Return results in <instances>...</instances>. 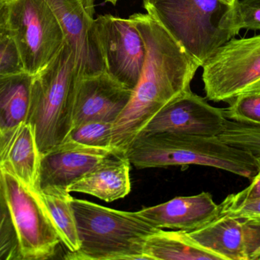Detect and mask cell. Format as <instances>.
Returning a JSON list of instances; mask_svg holds the SVG:
<instances>
[{"label": "cell", "mask_w": 260, "mask_h": 260, "mask_svg": "<svg viewBox=\"0 0 260 260\" xmlns=\"http://www.w3.org/2000/svg\"><path fill=\"white\" fill-rule=\"evenodd\" d=\"M129 18L143 38L146 57L131 99L113 127V148L125 153L165 105L191 90L200 67L149 15L136 13Z\"/></svg>", "instance_id": "obj_1"}, {"label": "cell", "mask_w": 260, "mask_h": 260, "mask_svg": "<svg viewBox=\"0 0 260 260\" xmlns=\"http://www.w3.org/2000/svg\"><path fill=\"white\" fill-rule=\"evenodd\" d=\"M137 169L198 165L252 180L259 172L253 153L229 145L216 137L174 133L139 135L126 151Z\"/></svg>", "instance_id": "obj_2"}, {"label": "cell", "mask_w": 260, "mask_h": 260, "mask_svg": "<svg viewBox=\"0 0 260 260\" xmlns=\"http://www.w3.org/2000/svg\"><path fill=\"white\" fill-rule=\"evenodd\" d=\"M80 247L68 251V260L147 259V238L160 228L137 212H123L72 198Z\"/></svg>", "instance_id": "obj_3"}, {"label": "cell", "mask_w": 260, "mask_h": 260, "mask_svg": "<svg viewBox=\"0 0 260 260\" xmlns=\"http://www.w3.org/2000/svg\"><path fill=\"white\" fill-rule=\"evenodd\" d=\"M143 5L200 67L236 36L231 24L234 5L224 0H143Z\"/></svg>", "instance_id": "obj_4"}, {"label": "cell", "mask_w": 260, "mask_h": 260, "mask_svg": "<svg viewBox=\"0 0 260 260\" xmlns=\"http://www.w3.org/2000/svg\"><path fill=\"white\" fill-rule=\"evenodd\" d=\"M76 60L66 39L56 57L35 75L27 122L35 130L40 154L62 143L73 126L79 81Z\"/></svg>", "instance_id": "obj_5"}, {"label": "cell", "mask_w": 260, "mask_h": 260, "mask_svg": "<svg viewBox=\"0 0 260 260\" xmlns=\"http://www.w3.org/2000/svg\"><path fill=\"white\" fill-rule=\"evenodd\" d=\"M0 189L13 219L21 260L53 258L62 241L39 190L3 169H0Z\"/></svg>", "instance_id": "obj_6"}, {"label": "cell", "mask_w": 260, "mask_h": 260, "mask_svg": "<svg viewBox=\"0 0 260 260\" xmlns=\"http://www.w3.org/2000/svg\"><path fill=\"white\" fill-rule=\"evenodd\" d=\"M8 31L26 73L38 74L59 53L65 33L44 0H11Z\"/></svg>", "instance_id": "obj_7"}, {"label": "cell", "mask_w": 260, "mask_h": 260, "mask_svg": "<svg viewBox=\"0 0 260 260\" xmlns=\"http://www.w3.org/2000/svg\"><path fill=\"white\" fill-rule=\"evenodd\" d=\"M202 67L209 100L229 102L240 95L260 93V34L232 38Z\"/></svg>", "instance_id": "obj_8"}, {"label": "cell", "mask_w": 260, "mask_h": 260, "mask_svg": "<svg viewBox=\"0 0 260 260\" xmlns=\"http://www.w3.org/2000/svg\"><path fill=\"white\" fill-rule=\"evenodd\" d=\"M105 72L126 88L134 90L140 79L146 48L133 21L112 15L95 18Z\"/></svg>", "instance_id": "obj_9"}, {"label": "cell", "mask_w": 260, "mask_h": 260, "mask_svg": "<svg viewBox=\"0 0 260 260\" xmlns=\"http://www.w3.org/2000/svg\"><path fill=\"white\" fill-rule=\"evenodd\" d=\"M73 49L79 79L105 73L94 18V0H44Z\"/></svg>", "instance_id": "obj_10"}, {"label": "cell", "mask_w": 260, "mask_h": 260, "mask_svg": "<svg viewBox=\"0 0 260 260\" xmlns=\"http://www.w3.org/2000/svg\"><path fill=\"white\" fill-rule=\"evenodd\" d=\"M227 120L224 108L209 105L190 90L165 105L138 136L174 133L216 137L224 131Z\"/></svg>", "instance_id": "obj_11"}, {"label": "cell", "mask_w": 260, "mask_h": 260, "mask_svg": "<svg viewBox=\"0 0 260 260\" xmlns=\"http://www.w3.org/2000/svg\"><path fill=\"white\" fill-rule=\"evenodd\" d=\"M218 260H260V224L227 214L188 232Z\"/></svg>", "instance_id": "obj_12"}, {"label": "cell", "mask_w": 260, "mask_h": 260, "mask_svg": "<svg viewBox=\"0 0 260 260\" xmlns=\"http://www.w3.org/2000/svg\"><path fill=\"white\" fill-rule=\"evenodd\" d=\"M115 149L91 148L70 141L41 156L38 190L54 188L68 191Z\"/></svg>", "instance_id": "obj_13"}, {"label": "cell", "mask_w": 260, "mask_h": 260, "mask_svg": "<svg viewBox=\"0 0 260 260\" xmlns=\"http://www.w3.org/2000/svg\"><path fill=\"white\" fill-rule=\"evenodd\" d=\"M133 90L106 73L78 81L73 111V126L88 121L114 122L129 103Z\"/></svg>", "instance_id": "obj_14"}, {"label": "cell", "mask_w": 260, "mask_h": 260, "mask_svg": "<svg viewBox=\"0 0 260 260\" xmlns=\"http://www.w3.org/2000/svg\"><path fill=\"white\" fill-rule=\"evenodd\" d=\"M137 212L157 228L190 232L216 218L220 207L209 192H203L192 196L176 197Z\"/></svg>", "instance_id": "obj_15"}, {"label": "cell", "mask_w": 260, "mask_h": 260, "mask_svg": "<svg viewBox=\"0 0 260 260\" xmlns=\"http://www.w3.org/2000/svg\"><path fill=\"white\" fill-rule=\"evenodd\" d=\"M41 154L29 122L0 130V169L38 189Z\"/></svg>", "instance_id": "obj_16"}, {"label": "cell", "mask_w": 260, "mask_h": 260, "mask_svg": "<svg viewBox=\"0 0 260 260\" xmlns=\"http://www.w3.org/2000/svg\"><path fill=\"white\" fill-rule=\"evenodd\" d=\"M130 166L126 153L114 150L72 185L69 192L88 194L107 203L125 198L131 192Z\"/></svg>", "instance_id": "obj_17"}, {"label": "cell", "mask_w": 260, "mask_h": 260, "mask_svg": "<svg viewBox=\"0 0 260 260\" xmlns=\"http://www.w3.org/2000/svg\"><path fill=\"white\" fill-rule=\"evenodd\" d=\"M34 77L25 71L0 76V130L27 122Z\"/></svg>", "instance_id": "obj_18"}, {"label": "cell", "mask_w": 260, "mask_h": 260, "mask_svg": "<svg viewBox=\"0 0 260 260\" xmlns=\"http://www.w3.org/2000/svg\"><path fill=\"white\" fill-rule=\"evenodd\" d=\"M148 260H218V257L199 246L188 232H158L148 237L145 244Z\"/></svg>", "instance_id": "obj_19"}, {"label": "cell", "mask_w": 260, "mask_h": 260, "mask_svg": "<svg viewBox=\"0 0 260 260\" xmlns=\"http://www.w3.org/2000/svg\"><path fill=\"white\" fill-rule=\"evenodd\" d=\"M39 192L57 227L62 244L67 247L68 251L79 250L80 241L71 205L73 196L70 192L54 188L42 189Z\"/></svg>", "instance_id": "obj_20"}, {"label": "cell", "mask_w": 260, "mask_h": 260, "mask_svg": "<svg viewBox=\"0 0 260 260\" xmlns=\"http://www.w3.org/2000/svg\"><path fill=\"white\" fill-rule=\"evenodd\" d=\"M113 127L114 124L103 121L82 122L73 127L65 140L91 148L114 149L112 146Z\"/></svg>", "instance_id": "obj_21"}, {"label": "cell", "mask_w": 260, "mask_h": 260, "mask_svg": "<svg viewBox=\"0 0 260 260\" xmlns=\"http://www.w3.org/2000/svg\"><path fill=\"white\" fill-rule=\"evenodd\" d=\"M218 137L232 146L260 155V126L227 120Z\"/></svg>", "instance_id": "obj_22"}, {"label": "cell", "mask_w": 260, "mask_h": 260, "mask_svg": "<svg viewBox=\"0 0 260 260\" xmlns=\"http://www.w3.org/2000/svg\"><path fill=\"white\" fill-rule=\"evenodd\" d=\"M0 260H21L13 219L0 189Z\"/></svg>", "instance_id": "obj_23"}, {"label": "cell", "mask_w": 260, "mask_h": 260, "mask_svg": "<svg viewBox=\"0 0 260 260\" xmlns=\"http://www.w3.org/2000/svg\"><path fill=\"white\" fill-rule=\"evenodd\" d=\"M224 108L226 119L240 123L260 126V93L240 95Z\"/></svg>", "instance_id": "obj_24"}, {"label": "cell", "mask_w": 260, "mask_h": 260, "mask_svg": "<svg viewBox=\"0 0 260 260\" xmlns=\"http://www.w3.org/2000/svg\"><path fill=\"white\" fill-rule=\"evenodd\" d=\"M231 24L236 35L241 29L260 31V0H237L232 9Z\"/></svg>", "instance_id": "obj_25"}, {"label": "cell", "mask_w": 260, "mask_h": 260, "mask_svg": "<svg viewBox=\"0 0 260 260\" xmlns=\"http://www.w3.org/2000/svg\"><path fill=\"white\" fill-rule=\"evenodd\" d=\"M24 71L16 44L9 33L0 39V76Z\"/></svg>", "instance_id": "obj_26"}, {"label": "cell", "mask_w": 260, "mask_h": 260, "mask_svg": "<svg viewBox=\"0 0 260 260\" xmlns=\"http://www.w3.org/2000/svg\"><path fill=\"white\" fill-rule=\"evenodd\" d=\"M251 180V184L244 190L229 195L219 205L220 211L229 210L248 201L260 199V170Z\"/></svg>", "instance_id": "obj_27"}, {"label": "cell", "mask_w": 260, "mask_h": 260, "mask_svg": "<svg viewBox=\"0 0 260 260\" xmlns=\"http://www.w3.org/2000/svg\"><path fill=\"white\" fill-rule=\"evenodd\" d=\"M219 213L227 214L260 224V199L248 201L229 210L220 211Z\"/></svg>", "instance_id": "obj_28"}, {"label": "cell", "mask_w": 260, "mask_h": 260, "mask_svg": "<svg viewBox=\"0 0 260 260\" xmlns=\"http://www.w3.org/2000/svg\"><path fill=\"white\" fill-rule=\"evenodd\" d=\"M11 0H0V39L6 36L8 32L9 3Z\"/></svg>", "instance_id": "obj_29"}, {"label": "cell", "mask_w": 260, "mask_h": 260, "mask_svg": "<svg viewBox=\"0 0 260 260\" xmlns=\"http://www.w3.org/2000/svg\"><path fill=\"white\" fill-rule=\"evenodd\" d=\"M256 157V165H257L258 169H259V171L260 170V155H255Z\"/></svg>", "instance_id": "obj_30"}, {"label": "cell", "mask_w": 260, "mask_h": 260, "mask_svg": "<svg viewBox=\"0 0 260 260\" xmlns=\"http://www.w3.org/2000/svg\"><path fill=\"white\" fill-rule=\"evenodd\" d=\"M119 0H105V2H106V3H111V4L114 5V6H115V5L117 4V2Z\"/></svg>", "instance_id": "obj_31"}, {"label": "cell", "mask_w": 260, "mask_h": 260, "mask_svg": "<svg viewBox=\"0 0 260 260\" xmlns=\"http://www.w3.org/2000/svg\"><path fill=\"white\" fill-rule=\"evenodd\" d=\"M224 1L227 2V3H230V4L234 5L237 0H224Z\"/></svg>", "instance_id": "obj_32"}]
</instances>
